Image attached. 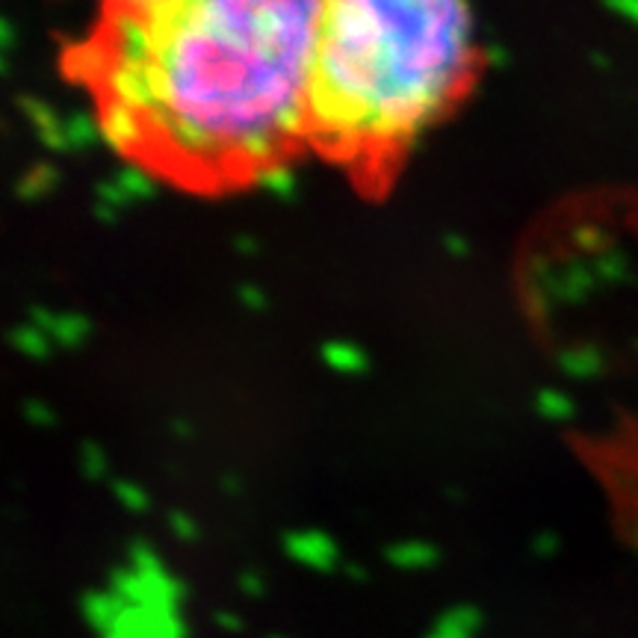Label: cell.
Segmentation results:
<instances>
[{"mask_svg": "<svg viewBox=\"0 0 638 638\" xmlns=\"http://www.w3.org/2000/svg\"><path fill=\"white\" fill-rule=\"evenodd\" d=\"M562 370H565L571 379H594V376H600V370H603V355H600V349H594V346H576V349H568V352H565Z\"/></svg>", "mask_w": 638, "mask_h": 638, "instance_id": "obj_6", "label": "cell"}, {"mask_svg": "<svg viewBox=\"0 0 638 638\" xmlns=\"http://www.w3.org/2000/svg\"><path fill=\"white\" fill-rule=\"evenodd\" d=\"M479 630V612L470 606H458L447 612L426 638H476Z\"/></svg>", "mask_w": 638, "mask_h": 638, "instance_id": "obj_5", "label": "cell"}, {"mask_svg": "<svg viewBox=\"0 0 638 638\" xmlns=\"http://www.w3.org/2000/svg\"><path fill=\"white\" fill-rule=\"evenodd\" d=\"M287 550L296 562L317 568V571H328L337 559V547L331 538L319 535V532H299L287 538Z\"/></svg>", "mask_w": 638, "mask_h": 638, "instance_id": "obj_4", "label": "cell"}, {"mask_svg": "<svg viewBox=\"0 0 638 638\" xmlns=\"http://www.w3.org/2000/svg\"><path fill=\"white\" fill-rule=\"evenodd\" d=\"M328 364L331 367H337V370H343V373H355V370H361L364 367V355L355 349V346H349V343H334V346H328Z\"/></svg>", "mask_w": 638, "mask_h": 638, "instance_id": "obj_11", "label": "cell"}, {"mask_svg": "<svg viewBox=\"0 0 638 638\" xmlns=\"http://www.w3.org/2000/svg\"><path fill=\"white\" fill-rule=\"evenodd\" d=\"M322 12L314 0L128 3L77 57L172 169L260 175L308 130Z\"/></svg>", "mask_w": 638, "mask_h": 638, "instance_id": "obj_1", "label": "cell"}, {"mask_svg": "<svg viewBox=\"0 0 638 638\" xmlns=\"http://www.w3.org/2000/svg\"><path fill=\"white\" fill-rule=\"evenodd\" d=\"M184 621L178 609L163 606H125L116 624L104 633V638H184Z\"/></svg>", "mask_w": 638, "mask_h": 638, "instance_id": "obj_3", "label": "cell"}, {"mask_svg": "<svg viewBox=\"0 0 638 638\" xmlns=\"http://www.w3.org/2000/svg\"><path fill=\"white\" fill-rule=\"evenodd\" d=\"M600 237H603L600 231H579V240H576V243L585 246V249H597V246L603 243Z\"/></svg>", "mask_w": 638, "mask_h": 638, "instance_id": "obj_17", "label": "cell"}, {"mask_svg": "<svg viewBox=\"0 0 638 638\" xmlns=\"http://www.w3.org/2000/svg\"><path fill=\"white\" fill-rule=\"evenodd\" d=\"M390 559H393L399 568L417 571V568H429V565L435 562V550L426 547V544H402L399 550L390 553Z\"/></svg>", "mask_w": 638, "mask_h": 638, "instance_id": "obj_10", "label": "cell"}, {"mask_svg": "<svg viewBox=\"0 0 638 638\" xmlns=\"http://www.w3.org/2000/svg\"><path fill=\"white\" fill-rule=\"evenodd\" d=\"M6 71V60H3V51H0V74Z\"/></svg>", "mask_w": 638, "mask_h": 638, "instance_id": "obj_19", "label": "cell"}, {"mask_svg": "<svg viewBox=\"0 0 638 638\" xmlns=\"http://www.w3.org/2000/svg\"><path fill=\"white\" fill-rule=\"evenodd\" d=\"M24 414H27L36 426H48V423H51V411H48L42 402H27Z\"/></svg>", "mask_w": 638, "mask_h": 638, "instance_id": "obj_15", "label": "cell"}, {"mask_svg": "<svg viewBox=\"0 0 638 638\" xmlns=\"http://www.w3.org/2000/svg\"><path fill=\"white\" fill-rule=\"evenodd\" d=\"M12 346H15L18 352L30 355V358H48L51 337H48L42 328H36V325L30 322V325H21V328L12 331Z\"/></svg>", "mask_w": 638, "mask_h": 638, "instance_id": "obj_7", "label": "cell"}, {"mask_svg": "<svg viewBox=\"0 0 638 638\" xmlns=\"http://www.w3.org/2000/svg\"><path fill=\"white\" fill-rule=\"evenodd\" d=\"M606 6H609V12H618L621 18H627V24L638 27V0H612Z\"/></svg>", "mask_w": 638, "mask_h": 638, "instance_id": "obj_14", "label": "cell"}, {"mask_svg": "<svg viewBox=\"0 0 638 638\" xmlns=\"http://www.w3.org/2000/svg\"><path fill=\"white\" fill-rule=\"evenodd\" d=\"M597 275L606 278V281H612V284H618V281H624L630 275V260H627L624 252L606 255L603 260H597Z\"/></svg>", "mask_w": 638, "mask_h": 638, "instance_id": "obj_13", "label": "cell"}, {"mask_svg": "<svg viewBox=\"0 0 638 638\" xmlns=\"http://www.w3.org/2000/svg\"><path fill=\"white\" fill-rule=\"evenodd\" d=\"M538 411L547 417V420H571L574 417V399L565 393V390H556V387H547L538 393Z\"/></svg>", "mask_w": 638, "mask_h": 638, "instance_id": "obj_8", "label": "cell"}, {"mask_svg": "<svg viewBox=\"0 0 638 638\" xmlns=\"http://www.w3.org/2000/svg\"><path fill=\"white\" fill-rule=\"evenodd\" d=\"M591 284H594V278H591V272H588V269H582V266H571V269L559 278L556 296H562V299H582V296L591 290Z\"/></svg>", "mask_w": 638, "mask_h": 638, "instance_id": "obj_9", "label": "cell"}, {"mask_svg": "<svg viewBox=\"0 0 638 638\" xmlns=\"http://www.w3.org/2000/svg\"><path fill=\"white\" fill-rule=\"evenodd\" d=\"M54 169H48V166H39V169H33L24 181H21V195L24 198H36V195H45V192L54 187Z\"/></svg>", "mask_w": 638, "mask_h": 638, "instance_id": "obj_12", "label": "cell"}, {"mask_svg": "<svg viewBox=\"0 0 638 638\" xmlns=\"http://www.w3.org/2000/svg\"><path fill=\"white\" fill-rule=\"evenodd\" d=\"M473 60L476 21L464 3H325L308 130L349 157L393 151L447 110Z\"/></svg>", "mask_w": 638, "mask_h": 638, "instance_id": "obj_2", "label": "cell"}, {"mask_svg": "<svg viewBox=\"0 0 638 638\" xmlns=\"http://www.w3.org/2000/svg\"><path fill=\"white\" fill-rule=\"evenodd\" d=\"M535 550H538V553H553V550H556V538H553V535H541L538 544H535Z\"/></svg>", "mask_w": 638, "mask_h": 638, "instance_id": "obj_18", "label": "cell"}, {"mask_svg": "<svg viewBox=\"0 0 638 638\" xmlns=\"http://www.w3.org/2000/svg\"><path fill=\"white\" fill-rule=\"evenodd\" d=\"M12 42H15V30L6 18H0V51H9Z\"/></svg>", "mask_w": 638, "mask_h": 638, "instance_id": "obj_16", "label": "cell"}]
</instances>
